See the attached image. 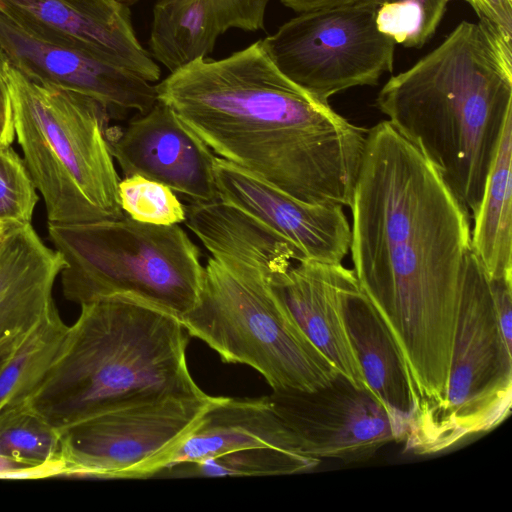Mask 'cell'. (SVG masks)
Here are the masks:
<instances>
[{
	"label": "cell",
	"instance_id": "cell-1",
	"mask_svg": "<svg viewBox=\"0 0 512 512\" xmlns=\"http://www.w3.org/2000/svg\"><path fill=\"white\" fill-rule=\"evenodd\" d=\"M360 288L402 356L420 423L442 405L471 250V216L387 121L368 129L350 204Z\"/></svg>",
	"mask_w": 512,
	"mask_h": 512
},
{
	"label": "cell",
	"instance_id": "cell-2",
	"mask_svg": "<svg viewBox=\"0 0 512 512\" xmlns=\"http://www.w3.org/2000/svg\"><path fill=\"white\" fill-rule=\"evenodd\" d=\"M155 88L219 158L300 201L350 206L368 129L289 80L261 39L197 58Z\"/></svg>",
	"mask_w": 512,
	"mask_h": 512
},
{
	"label": "cell",
	"instance_id": "cell-3",
	"mask_svg": "<svg viewBox=\"0 0 512 512\" xmlns=\"http://www.w3.org/2000/svg\"><path fill=\"white\" fill-rule=\"evenodd\" d=\"M376 106L473 218L512 118V39L484 18L464 20L392 76Z\"/></svg>",
	"mask_w": 512,
	"mask_h": 512
},
{
	"label": "cell",
	"instance_id": "cell-4",
	"mask_svg": "<svg viewBox=\"0 0 512 512\" xmlns=\"http://www.w3.org/2000/svg\"><path fill=\"white\" fill-rule=\"evenodd\" d=\"M28 405L58 430L147 401L205 392L187 364L189 334L175 315L113 296L80 305Z\"/></svg>",
	"mask_w": 512,
	"mask_h": 512
},
{
	"label": "cell",
	"instance_id": "cell-5",
	"mask_svg": "<svg viewBox=\"0 0 512 512\" xmlns=\"http://www.w3.org/2000/svg\"><path fill=\"white\" fill-rule=\"evenodd\" d=\"M14 132L48 224L125 217L106 139L109 110L77 91L31 80L6 64Z\"/></svg>",
	"mask_w": 512,
	"mask_h": 512
},
{
	"label": "cell",
	"instance_id": "cell-6",
	"mask_svg": "<svg viewBox=\"0 0 512 512\" xmlns=\"http://www.w3.org/2000/svg\"><path fill=\"white\" fill-rule=\"evenodd\" d=\"M48 234L65 262L62 292L71 302L127 296L181 320L198 299L204 266L179 224L153 225L125 216L48 224Z\"/></svg>",
	"mask_w": 512,
	"mask_h": 512
},
{
	"label": "cell",
	"instance_id": "cell-7",
	"mask_svg": "<svg viewBox=\"0 0 512 512\" xmlns=\"http://www.w3.org/2000/svg\"><path fill=\"white\" fill-rule=\"evenodd\" d=\"M180 321L222 362L255 369L272 391H313L340 374L297 324L269 279L232 270L212 257L204 266L198 299Z\"/></svg>",
	"mask_w": 512,
	"mask_h": 512
},
{
	"label": "cell",
	"instance_id": "cell-8",
	"mask_svg": "<svg viewBox=\"0 0 512 512\" xmlns=\"http://www.w3.org/2000/svg\"><path fill=\"white\" fill-rule=\"evenodd\" d=\"M511 403L512 349L500 331L488 275L470 250L445 398L404 440L406 449L433 454L490 431L510 415Z\"/></svg>",
	"mask_w": 512,
	"mask_h": 512
},
{
	"label": "cell",
	"instance_id": "cell-9",
	"mask_svg": "<svg viewBox=\"0 0 512 512\" xmlns=\"http://www.w3.org/2000/svg\"><path fill=\"white\" fill-rule=\"evenodd\" d=\"M261 41L289 80L325 103L393 70L396 44L378 29L375 5L301 12Z\"/></svg>",
	"mask_w": 512,
	"mask_h": 512
},
{
	"label": "cell",
	"instance_id": "cell-10",
	"mask_svg": "<svg viewBox=\"0 0 512 512\" xmlns=\"http://www.w3.org/2000/svg\"><path fill=\"white\" fill-rule=\"evenodd\" d=\"M218 397H167L105 411L59 430L66 477L146 479L170 458Z\"/></svg>",
	"mask_w": 512,
	"mask_h": 512
},
{
	"label": "cell",
	"instance_id": "cell-11",
	"mask_svg": "<svg viewBox=\"0 0 512 512\" xmlns=\"http://www.w3.org/2000/svg\"><path fill=\"white\" fill-rule=\"evenodd\" d=\"M267 398L312 458L360 461L405 438L402 424L371 390L341 374L313 391L278 390Z\"/></svg>",
	"mask_w": 512,
	"mask_h": 512
},
{
	"label": "cell",
	"instance_id": "cell-12",
	"mask_svg": "<svg viewBox=\"0 0 512 512\" xmlns=\"http://www.w3.org/2000/svg\"><path fill=\"white\" fill-rule=\"evenodd\" d=\"M0 12L33 36L124 67L146 81L161 69L136 36L119 0H0Z\"/></svg>",
	"mask_w": 512,
	"mask_h": 512
},
{
	"label": "cell",
	"instance_id": "cell-13",
	"mask_svg": "<svg viewBox=\"0 0 512 512\" xmlns=\"http://www.w3.org/2000/svg\"><path fill=\"white\" fill-rule=\"evenodd\" d=\"M113 159L126 176L160 182L189 202L218 200L213 165L216 156L175 113L157 100L125 127H108Z\"/></svg>",
	"mask_w": 512,
	"mask_h": 512
},
{
	"label": "cell",
	"instance_id": "cell-14",
	"mask_svg": "<svg viewBox=\"0 0 512 512\" xmlns=\"http://www.w3.org/2000/svg\"><path fill=\"white\" fill-rule=\"evenodd\" d=\"M0 56L27 78L85 94L109 111L143 114L157 101L155 85L136 73L86 52L41 40L2 12Z\"/></svg>",
	"mask_w": 512,
	"mask_h": 512
},
{
	"label": "cell",
	"instance_id": "cell-15",
	"mask_svg": "<svg viewBox=\"0 0 512 512\" xmlns=\"http://www.w3.org/2000/svg\"><path fill=\"white\" fill-rule=\"evenodd\" d=\"M213 174L220 200L285 238L304 260L342 263L348 254L351 226L342 206L300 201L219 157Z\"/></svg>",
	"mask_w": 512,
	"mask_h": 512
},
{
	"label": "cell",
	"instance_id": "cell-16",
	"mask_svg": "<svg viewBox=\"0 0 512 512\" xmlns=\"http://www.w3.org/2000/svg\"><path fill=\"white\" fill-rule=\"evenodd\" d=\"M270 284L313 344L355 386L367 387L350 339L346 301L359 286L342 263L294 262Z\"/></svg>",
	"mask_w": 512,
	"mask_h": 512
},
{
	"label": "cell",
	"instance_id": "cell-17",
	"mask_svg": "<svg viewBox=\"0 0 512 512\" xmlns=\"http://www.w3.org/2000/svg\"><path fill=\"white\" fill-rule=\"evenodd\" d=\"M185 206V225L213 259L232 270L271 280L304 260L293 244L235 205L218 199Z\"/></svg>",
	"mask_w": 512,
	"mask_h": 512
},
{
	"label": "cell",
	"instance_id": "cell-18",
	"mask_svg": "<svg viewBox=\"0 0 512 512\" xmlns=\"http://www.w3.org/2000/svg\"><path fill=\"white\" fill-rule=\"evenodd\" d=\"M64 265L31 223L0 241V339L29 332L55 306L52 290Z\"/></svg>",
	"mask_w": 512,
	"mask_h": 512
},
{
	"label": "cell",
	"instance_id": "cell-19",
	"mask_svg": "<svg viewBox=\"0 0 512 512\" xmlns=\"http://www.w3.org/2000/svg\"><path fill=\"white\" fill-rule=\"evenodd\" d=\"M254 447L303 454L296 437L274 411L267 396L218 397L164 470Z\"/></svg>",
	"mask_w": 512,
	"mask_h": 512
},
{
	"label": "cell",
	"instance_id": "cell-20",
	"mask_svg": "<svg viewBox=\"0 0 512 512\" xmlns=\"http://www.w3.org/2000/svg\"><path fill=\"white\" fill-rule=\"evenodd\" d=\"M346 321L367 387L407 431L412 396L405 365L387 326L360 288L346 301Z\"/></svg>",
	"mask_w": 512,
	"mask_h": 512
},
{
	"label": "cell",
	"instance_id": "cell-21",
	"mask_svg": "<svg viewBox=\"0 0 512 512\" xmlns=\"http://www.w3.org/2000/svg\"><path fill=\"white\" fill-rule=\"evenodd\" d=\"M471 231V250L491 280H512V118L503 130Z\"/></svg>",
	"mask_w": 512,
	"mask_h": 512
},
{
	"label": "cell",
	"instance_id": "cell-22",
	"mask_svg": "<svg viewBox=\"0 0 512 512\" xmlns=\"http://www.w3.org/2000/svg\"><path fill=\"white\" fill-rule=\"evenodd\" d=\"M68 327L55 305L20 341L0 368V411L29 398L58 355Z\"/></svg>",
	"mask_w": 512,
	"mask_h": 512
},
{
	"label": "cell",
	"instance_id": "cell-23",
	"mask_svg": "<svg viewBox=\"0 0 512 512\" xmlns=\"http://www.w3.org/2000/svg\"><path fill=\"white\" fill-rule=\"evenodd\" d=\"M321 460L270 447L241 449L193 464H181L164 471L177 476H271L307 472ZM163 471V472H164Z\"/></svg>",
	"mask_w": 512,
	"mask_h": 512
},
{
	"label": "cell",
	"instance_id": "cell-24",
	"mask_svg": "<svg viewBox=\"0 0 512 512\" xmlns=\"http://www.w3.org/2000/svg\"><path fill=\"white\" fill-rule=\"evenodd\" d=\"M0 454L31 465L61 459L60 432L24 401L0 411Z\"/></svg>",
	"mask_w": 512,
	"mask_h": 512
},
{
	"label": "cell",
	"instance_id": "cell-25",
	"mask_svg": "<svg viewBox=\"0 0 512 512\" xmlns=\"http://www.w3.org/2000/svg\"><path fill=\"white\" fill-rule=\"evenodd\" d=\"M450 1L379 0L376 24L395 44L421 48L435 33Z\"/></svg>",
	"mask_w": 512,
	"mask_h": 512
},
{
	"label": "cell",
	"instance_id": "cell-26",
	"mask_svg": "<svg viewBox=\"0 0 512 512\" xmlns=\"http://www.w3.org/2000/svg\"><path fill=\"white\" fill-rule=\"evenodd\" d=\"M118 198L123 213L138 222L153 225L184 223L186 206L168 186L140 175L119 181Z\"/></svg>",
	"mask_w": 512,
	"mask_h": 512
},
{
	"label": "cell",
	"instance_id": "cell-27",
	"mask_svg": "<svg viewBox=\"0 0 512 512\" xmlns=\"http://www.w3.org/2000/svg\"><path fill=\"white\" fill-rule=\"evenodd\" d=\"M24 160L11 146L0 149V222L30 224L38 202Z\"/></svg>",
	"mask_w": 512,
	"mask_h": 512
},
{
	"label": "cell",
	"instance_id": "cell-28",
	"mask_svg": "<svg viewBox=\"0 0 512 512\" xmlns=\"http://www.w3.org/2000/svg\"><path fill=\"white\" fill-rule=\"evenodd\" d=\"M489 285L502 337L512 349V280L489 279Z\"/></svg>",
	"mask_w": 512,
	"mask_h": 512
},
{
	"label": "cell",
	"instance_id": "cell-29",
	"mask_svg": "<svg viewBox=\"0 0 512 512\" xmlns=\"http://www.w3.org/2000/svg\"><path fill=\"white\" fill-rule=\"evenodd\" d=\"M470 5L479 18L488 20L498 27L505 36L512 39L511 0H471Z\"/></svg>",
	"mask_w": 512,
	"mask_h": 512
},
{
	"label": "cell",
	"instance_id": "cell-30",
	"mask_svg": "<svg viewBox=\"0 0 512 512\" xmlns=\"http://www.w3.org/2000/svg\"><path fill=\"white\" fill-rule=\"evenodd\" d=\"M132 6L140 0H119ZM242 19L246 32L263 30L265 14L270 0H226Z\"/></svg>",
	"mask_w": 512,
	"mask_h": 512
},
{
	"label": "cell",
	"instance_id": "cell-31",
	"mask_svg": "<svg viewBox=\"0 0 512 512\" xmlns=\"http://www.w3.org/2000/svg\"><path fill=\"white\" fill-rule=\"evenodd\" d=\"M46 475L44 464H24L0 454V479H39Z\"/></svg>",
	"mask_w": 512,
	"mask_h": 512
},
{
	"label": "cell",
	"instance_id": "cell-32",
	"mask_svg": "<svg viewBox=\"0 0 512 512\" xmlns=\"http://www.w3.org/2000/svg\"><path fill=\"white\" fill-rule=\"evenodd\" d=\"M15 132L6 80H0V149L11 146Z\"/></svg>",
	"mask_w": 512,
	"mask_h": 512
},
{
	"label": "cell",
	"instance_id": "cell-33",
	"mask_svg": "<svg viewBox=\"0 0 512 512\" xmlns=\"http://www.w3.org/2000/svg\"><path fill=\"white\" fill-rule=\"evenodd\" d=\"M287 8L301 13L315 9L350 6V5H377L379 0H280Z\"/></svg>",
	"mask_w": 512,
	"mask_h": 512
},
{
	"label": "cell",
	"instance_id": "cell-34",
	"mask_svg": "<svg viewBox=\"0 0 512 512\" xmlns=\"http://www.w3.org/2000/svg\"><path fill=\"white\" fill-rule=\"evenodd\" d=\"M27 333L0 339V368Z\"/></svg>",
	"mask_w": 512,
	"mask_h": 512
},
{
	"label": "cell",
	"instance_id": "cell-35",
	"mask_svg": "<svg viewBox=\"0 0 512 512\" xmlns=\"http://www.w3.org/2000/svg\"><path fill=\"white\" fill-rule=\"evenodd\" d=\"M19 225L0 222V241H2L13 229Z\"/></svg>",
	"mask_w": 512,
	"mask_h": 512
},
{
	"label": "cell",
	"instance_id": "cell-36",
	"mask_svg": "<svg viewBox=\"0 0 512 512\" xmlns=\"http://www.w3.org/2000/svg\"><path fill=\"white\" fill-rule=\"evenodd\" d=\"M5 68H6V63L0 56V80H5Z\"/></svg>",
	"mask_w": 512,
	"mask_h": 512
},
{
	"label": "cell",
	"instance_id": "cell-37",
	"mask_svg": "<svg viewBox=\"0 0 512 512\" xmlns=\"http://www.w3.org/2000/svg\"><path fill=\"white\" fill-rule=\"evenodd\" d=\"M512 1V0H511Z\"/></svg>",
	"mask_w": 512,
	"mask_h": 512
}]
</instances>
